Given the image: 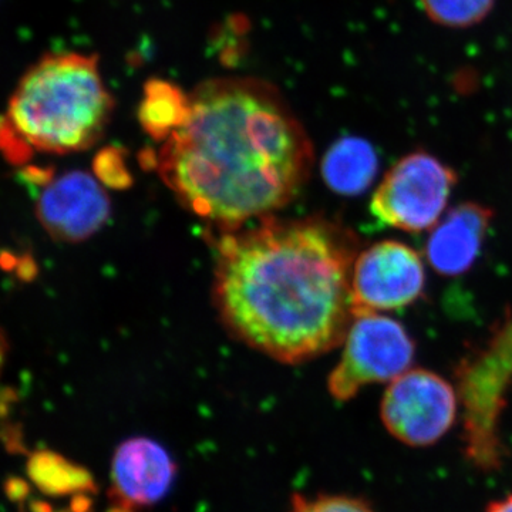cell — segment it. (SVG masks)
Returning a JSON list of instances; mask_svg holds the SVG:
<instances>
[{"mask_svg": "<svg viewBox=\"0 0 512 512\" xmlns=\"http://www.w3.org/2000/svg\"><path fill=\"white\" fill-rule=\"evenodd\" d=\"M96 173L103 183L113 187H124L130 183L123 156L116 148H106L96 158Z\"/></svg>", "mask_w": 512, "mask_h": 512, "instance_id": "cell-17", "label": "cell"}, {"mask_svg": "<svg viewBox=\"0 0 512 512\" xmlns=\"http://www.w3.org/2000/svg\"><path fill=\"white\" fill-rule=\"evenodd\" d=\"M456 184L453 168L426 151H414L400 158L384 175L370 210L389 227L427 231L439 224Z\"/></svg>", "mask_w": 512, "mask_h": 512, "instance_id": "cell-6", "label": "cell"}, {"mask_svg": "<svg viewBox=\"0 0 512 512\" xmlns=\"http://www.w3.org/2000/svg\"><path fill=\"white\" fill-rule=\"evenodd\" d=\"M177 466L157 441L134 437L116 450L111 466L109 512H137L160 503L170 491Z\"/></svg>", "mask_w": 512, "mask_h": 512, "instance_id": "cell-10", "label": "cell"}, {"mask_svg": "<svg viewBox=\"0 0 512 512\" xmlns=\"http://www.w3.org/2000/svg\"><path fill=\"white\" fill-rule=\"evenodd\" d=\"M190 114L150 153L188 210L234 229L292 200L308 180L313 148L272 84L222 77L190 94Z\"/></svg>", "mask_w": 512, "mask_h": 512, "instance_id": "cell-1", "label": "cell"}, {"mask_svg": "<svg viewBox=\"0 0 512 512\" xmlns=\"http://www.w3.org/2000/svg\"><path fill=\"white\" fill-rule=\"evenodd\" d=\"M493 217L490 208L476 202H464L448 212L426 245L434 271L446 276L466 274L480 255Z\"/></svg>", "mask_w": 512, "mask_h": 512, "instance_id": "cell-11", "label": "cell"}, {"mask_svg": "<svg viewBox=\"0 0 512 512\" xmlns=\"http://www.w3.org/2000/svg\"><path fill=\"white\" fill-rule=\"evenodd\" d=\"M42 478L47 485H52L57 493H69L72 490H90L93 478L83 468L72 466L57 456L43 457Z\"/></svg>", "mask_w": 512, "mask_h": 512, "instance_id": "cell-15", "label": "cell"}, {"mask_svg": "<svg viewBox=\"0 0 512 512\" xmlns=\"http://www.w3.org/2000/svg\"><path fill=\"white\" fill-rule=\"evenodd\" d=\"M6 356V340L3 336L2 330H0V372H2L3 363H5Z\"/></svg>", "mask_w": 512, "mask_h": 512, "instance_id": "cell-19", "label": "cell"}, {"mask_svg": "<svg viewBox=\"0 0 512 512\" xmlns=\"http://www.w3.org/2000/svg\"><path fill=\"white\" fill-rule=\"evenodd\" d=\"M190 94L167 80H148L138 107V120L146 133L163 143L188 119Z\"/></svg>", "mask_w": 512, "mask_h": 512, "instance_id": "cell-13", "label": "cell"}, {"mask_svg": "<svg viewBox=\"0 0 512 512\" xmlns=\"http://www.w3.org/2000/svg\"><path fill=\"white\" fill-rule=\"evenodd\" d=\"M457 387L426 369L407 370L390 382L380 403V419L390 436L414 448L439 443L456 424Z\"/></svg>", "mask_w": 512, "mask_h": 512, "instance_id": "cell-7", "label": "cell"}, {"mask_svg": "<svg viewBox=\"0 0 512 512\" xmlns=\"http://www.w3.org/2000/svg\"><path fill=\"white\" fill-rule=\"evenodd\" d=\"M512 383V320L480 353L457 369L463 409V456L480 473H495L508 457L501 419Z\"/></svg>", "mask_w": 512, "mask_h": 512, "instance_id": "cell-4", "label": "cell"}, {"mask_svg": "<svg viewBox=\"0 0 512 512\" xmlns=\"http://www.w3.org/2000/svg\"><path fill=\"white\" fill-rule=\"evenodd\" d=\"M113 109L96 57L47 56L23 76L0 116V150L15 163L36 151L86 150L103 136Z\"/></svg>", "mask_w": 512, "mask_h": 512, "instance_id": "cell-3", "label": "cell"}, {"mask_svg": "<svg viewBox=\"0 0 512 512\" xmlns=\"http://www.w3.org/2000/svg\"><path fill=\"white\" fill-rule=\"evenodd\" d=\"M291 512H376L369 501L353 495L320 494L305 497L295 494L292 497Z\"/></svg>", "mask_w": 512, "mask_h": 512, "instance_id": "cell-16", "label": "cell"}, {"mask_svg": "<svg viewBox=\"0 0 512 512\" xmlns=\"http://www.w3.org/2000/svg\"><path fill=\"white\" fill-rule=\"evenodd\" d=\"M483 512H512V493L491 501Z\"/></svg>", "mask_w": 512, "mask_h": 512, "instance_id": "cell-18", "label": "cell"}, {"mask_svg": "<svg viewBox=\"0 0 512 512\" xmlns=\"http://www.w3.org/2000/svg\"><path fill=\"white\" fill-rule=\"evenodd\" d=\"M497 0H419L424 15L443 28L470 29L493 12Z\"/></svg>", "mask_w": 512, "mask_h": 512, "instance_id": "cell-14", "label": "cell"}, {"mask_svg": "<svg viewBox=\"0 0 512 512\" xmlns=\"http://www.w3.org/2000/svg\"><path fill=\"white\" fill-rule=\"evenodd\" d=\"M426 272L409 245L382 241L356 256L352 271L353 313H379L406 308L420 298Z\"/></svg>", "mask_w": 512, "mask_h": 512, "instance_id": "cell-8", "label": "cell"}, {"mask_svg": "<svg viewBox=\"0 0 512 512\" xmlns=\"http://www.w3.org/2000/svg\"><path fill=\"white\" fill-rule=\"evenodd\" d=\"M343 342L328 382L330 396L338 402H348L369 384L393 382L410 370L416 355L402 323L380 313L355 316Z\"/></svg>", "mask_w": 512, "mask_h": 512, "instance_id": "cell-5", "label": "cell"}, {"mask_svg": "<svg viewBox=\"0 0 512 512\" xmlns=\"http://www.w3.org/2000/svg\"><path fill=\"white\" fill-rule=\"evenodd\" d=\"M379 157L360 137H342L323 156L320 171L326 185L340 195H359L375 181Z\"/></svg>", "mask_w": 512, "mask_h": 512, "instance_id": "cell-12", "label": "cell"}, {"mask_svg": "<svg viewBox=\"0 0 512 512\" xmlns=\"http://www.w3.org/2000/svg\"><path fill=\"white\" fill-rule=\"evenodd\" d=\"M356 251L355 235L323 218L228 232L218 244V312L238 339L276 360L322 355L355 319Z\"/></svg>", "mask_w": 512, "mask_h": 512, "instance_id": "cell-2", "label": "cell"}, {"mask_svg": "<svg viewBox=\"0 0 512 512\" xmlns=\"http://www.w3.org/2000/svg\"><path fill=\"white\" fill-rule=\"evenodd\" d=\"M36 201V215L59 241L80 242L96 234L110 217V200L93 175L70 171L46 178Z\"/></svg>", "mask_w": 512, "mask_h": 512, "instance_id": "cell-9", "label": "cell"}]
</instances>
